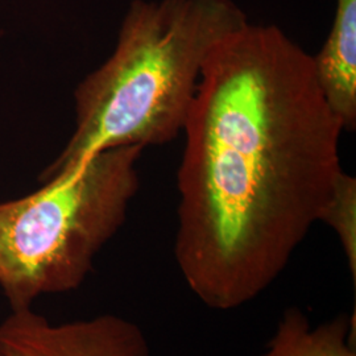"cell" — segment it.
<instances>
[{
    "label": "cell",
    "instance_id": "cell-1",
    "mask_svg": "<svg viewBox=\"0 0 356 356\" xmlns=\"http://www.w3.org/2000/svg\"><path fill=\"white\" fill-rule=\"evenodd\" d=\"M343 127L312 56L279 26L245 23L204 66L184 131L175 257L216 312L280 277L330 198Z\"/></svg>",
    "mask_w": 356,
    "mask_h": 356
},
{
    "label": "cell",
    "instance_id": "cell-2",
    "mask_svg": "<svg viewBox=\"0 0 356 356\" xmlns=\"http://www.w3.org/2000/svg\"><path fill=\"white\" fill-rule=\"evenodd\" d=\"M245 23L232 0H134L113 54L76 86L74 132L40 182L103 151L177 138L209 56Z\"/></svg>",
    "mask_w": 356,
    "mask_h": 356
},
{
    "label": "cell",
    "instance_id": "cell-3",
    "mask_svg": "<svg viewBox=\"0 0 356 356\" xmlns=\"http://www.w3.org/2000/svg\"><path fill=\"white\" fill-rule=\"evenodd\" d=\"M144 148L103 151L26 197L0 202V289L13 310L78 289L127 218Z\"/></svg>",
    "mask_w": 356,
    "mask_h": 356
},
{
    "label": "cell",
    "instance_id": "cell-4",
    "mask_svg": "<svg viewBox=\"0 0 356 356\" xmlns=\"http://www.w3.org/2000/svg\"><path fill=\"white\" fill-rule=\"evenodd\" d=\"M0 339L6 356H153L140 326L113 313L51 323L32 307L13 310Z\"/></svg>",
    "mask_w": 356,
    "mask_h": 356
},
{
    "label": "cell",
    "instance_id": "cell-5",
    "mask_svg": "<svg viewBox=\"0 0 356 356\" xmlns=\"http://www.w3.org/2000/svg\"><path fill=\"white\" fill-rule=\"evenodd\" d=\"M330 33L312 56L319 89L343 129L356 124V0H335Z\"/></svg>",
    "mask_w": 356,
    "mask_h": 356
},
{
    "label": "cell",
    "instance_id": "cell-6",
    "mask_svg": "<svg viewBox=\"0 0 356 356\" xmlns=\"http://www.w3.org/2000/svg\"><path fill=\"white\" fill-rule=\"evenodd\" d=\"M355 313L312 325L301 307L282 314L260 356H356Z\"/></svg>",
    "mask_w": 356,
    "mask_h": 356
},
{
    "label": "cell",
    "instance_id": "cell-7",
    "mask_svg": "<svg viewBox=\"0 0 356 356\" xmlns=\"http://www.w3.org/2000/svg\"><path fill=\"white\" fill-rule=\"evenodd\" d=\"M319 222L326 223L337 234L342 245L348 272L356 285V179L341 172L331 191Z\"/></svg>",
    "mask_w": 356,
    "mask_h": 356
},
{
    "label": "cell",
    "instance_id": "cell-8",
    "mask_svg": "<svg viewBox=\"0 0 356 356\" xmlns=\"http://www.w3.org/2000/svg\"><path fill=\"white\" fill-rule=\"evenodd\" d=\"M0 356H6L4 348H3V343H1V339H0Z\"/></svg>",
    "mask_w": 356,
    "mask_h": 356
}]
</instances>
